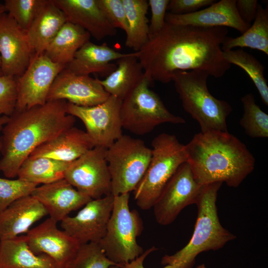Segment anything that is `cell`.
Listing matches in <instances>:
<instances>
[{"instance_id":"1","label":"cell","mask_w":268,"mask_h":268,"mask_svg":"<svg viewBox=\"0 0 268 268\" xmlns=\"http://www.w3.org/2000/svg\"><path fill=\"white\" fill-rule=\"evenodd\" d=\"M228 32L224 27L203 28L165 22L138 52L145 77L151 83H167L176 71L201 70L221 77L231 67L221 48Z\"/></svg>"},{"instance_id":"2","label":"cell","mask_w":268,"mask_h":268,"mask_svg":"<svg viewBox=\"0 0 268 268\" xmlns=\"http://www.w3.org/2000/svg\"><path fill=\"white\" fill-rule=\"evenodd\" d=\"M66 100L49 101L21 111H14L0 136V171L7 178L17 177L22 162L38 146L74 126L75 118L67 113Z\"/></svg>"},{"instance_id":"3","label":"cell","mask_w":268,"mask_h":268,"mask_svg":"<svg viewBox=\"0 0 268 268\" xmlns=\"http://www.w3.org/2000/svg\"><path fill=\"white\" fill-rule=\"evenodd\" d=\"M185 146L187 162L201 186L224 182L236 188L254 169V156L243 142L228 131L200 132Z\"/></svg>"},{"instance_id":"4","label":"cell","mask_w":268,"mask_h":268,"mask_svg":"<svg viewBox=\"0 0 268 268\" xmlns=\"http://www.w3.org/2000/svg\"><path fill=\"white\" fill-rule=\"evenodd\" d=\"M222 184V182H214L202 186L195 203L197 217L190 240L174 254L164 256L161 264L175 268H192L200 253L218 250L236 238L222 226L218 216L216 201Z\"/></svg>"},{"instance_id":"5","label":"cell","mask_w":268,"mask_h":268,"mask_svg":"<svg viewBox=\"0 0 268 268\" xmlns=\"http://www.w3.org/2000/svg\"><path fill=\"white\" fill-rule=\"evenodd\" d=\"M209 74L201 70L178 71L172 81L185 111L199 124L201 132L228 131L226 119L232 108L226 101L216 98L207 85Z\"/></svg>"},{"instance_id":"6","label":"cell","mask_w":268,"mask_h":268,"mask_svg":"<svg viewBox=\"0 0 268 268\" xmlns=\"http://www.w3.org/2000/svg\"><path fill=\"white\" fill-rule=\"evenodd\" d=\"M152 155L148 167L134 190L137 206L151 208L178 167L187 162L185 145L175 135L162 133L152 142Z\"/></svg>"},{"instance_id":"7","label":"cell","mask_w":268,"mask_h":268,"mask_svg":"<svg viewBox=\"0 0 268 268\" xmlns=\"http://www.w3.org/2000/svg\"><path fill=\"white\" fill-rule=\"evenodd\" d=\"M129 198V193L114 196L106 233L99 242L106 257L121 268L144 252L136 241L142 221L136 210L130 209Z\"/></svg>"},{"instance_id":"8","label":"cell","mask_w":268,"mask_h":268,"mask_svg":"<svg viewBox=\"0 0 268 268\" xmlns=\"http://www.w3.org/2000/svg\"><path fill=\"white\" fill-rule=\"evenodd\" d=\"M151 149L144 141L122 135L106 148L105 158L114 196L134 191L144 176L150 163Z\"/></svg>"},{"instance_id":"9","label":"cell","mask_w":268,"mask_h":268,"mask_svg":"<svg viewBox=\"0 0 268 268\" xmlns=\"http://www.w3.org/2000/svg\"><path fill=\"white\" fill-rule=\"evenodd\" d=\"M150 83L144 76L122 100V127L138 135L150 133L162 124L185 123L183 118L167 109L159 96L149 88Z\"/></svg>"},{"instance_id":"10","label":"cell","mask_w":268,"mask_h":268,"mask_svg":"<svg viewBox=\"0 0 268 268\" xmlns=\"http://www.w3.org/2000/svg\"><path fill=\"white\" fill-rule=\"evenodd\" d=\"M122 100L112 96L92 107H81L67 102L68 114L79 119L94 147L107 148L122 135L121 108Z\"/></svg>"},{"instance_id":"11","label":"cell","mask_w":268,"mask_h":268,"mask_svg":"<svg viewBox=\"0 0 268 268\" xmlns=\"http://www.w3.org/2000/svg\"><path fill=\"white\" fill-rule=\"evenodd\" d=\"M106 148L94 147L72 161L64 178L80 193L97 199L111 194V179L105 158Z\"/></svg>"},{"instance_id":"12","label":"cell","mask_w":268,"mask_h":268,"mask_svg":"<svg viewBox=\"0 0 268 268\" xmlns=\"http://www.w3.org/2000/svg\"><path fill=\"white\" fill-rule=\"evenodd\" d=\"M202 186L195 179L188 163L182 164L152 207L156 222L171 224L185 207L196 203Z\"/></svg>"},{"instance_id":"13","label":"cell","mask_w":268,"mask_h":268,"mask_svg":"<svg viewBox=\"0 0 268 268\" xmlns=\"http://www.w3.org/2000/svg\"><path fill=\"white\" fill-rule=\"evenodd\" d=\"M65 67L52 62L44 53L34 55L23 73L16 78L15 111L45 104L55 79Z\"/></svg>"},{"instance_id":"14","label":"cell","mask_w":268,"mask_h":268,"mask_svg":"<svg viewBox=\"0 0 268 268\" xmlns=\"http://www.w3.org/2000/svg\"><path fill=\"white\" fill-rule=\"evenodd\" d=\"M114 198L111 194L91 200L76 215L67 216L62 220L61 227L80 244L99 243L106 233Z\"/></svg>"},{"instance_id":"15","label":"cell","mask_w":268,"mask_h":268,"mask_svg":"<svg viewBox=\"0 0 268 268\" xmlns=\"http://www.w3.org/2000/svg\"><path fill=\"white\" fill-rule=\"evenodd\" d=\"M49 217L29 230L26 236L30 249L36 254H46L53 259L60 268H67L75 257L80 244L57 226Z\"/></svg>"},{"instance_id":"16","label":"cell","mask_w":268,"mask_h":268,"mask_svg":"<svg viewBox=\"0 0 268 268\" xmlns=\"http://www.w3.org/2000/svg\"><path fill=\"white\" fill-rule=\"evenodd\" d=\"M110 95L98 78L77 75L65 68L55 79L47 101L63 100L78 106L92 107L104 102Z\"/></svg>"},{"instance_id":"17","label":"cell","mask_w":268,"mask_h":268,"mask_svg":"<svg viewBox=\"0 0 268 268\" xmlns=\"http://www.w3.org/2000/svg\"><path fill=\"white\" fill-rule=\"evenodd\" d=\"M0 57L3 75L15 78L33 57L26 32L6 12L0 15Z\"/></svg>"},{"instance_id":"18","label":"cell","mask_w":268,"mask_h":268,"mask_svg":"<svg viewBox=\"0 0 268 268\" xmlns=\"http://www.w3.org/2000/svg\"><path fill=\"white\" fill-rule=\"evenodd\" d=\"M236 0H221L206 8L184 14L166 13L165 22L178 25H189L203 28L229 27L241 34L250 26L241 18L236 6Z\"/></svg>"},{"instance_id":"19","label":"cell","mask_w":268,"mask_h":268,"mask_svg":"<svg viewBox=\"0 0 268 268\" xmlns=\"http://www.w3.org/2000/svg\"><path fill=\"white\" fill-rule=\"evenodd\" d=\"M31 195L43 205L50 217L57 222L92 200L78 192L65 178L38 186Z\"/></svg>"},{"instance_id":"20","label":"cell","mask_w":268,"mask_h":268,"mask_svg":"<svg viewBox=\"0 0 268 268\" xmlns=\"http://www.w3.org/2000/svg\"><path fill=\"white\" fill-rule=\"evenodd\" d=\"M67 21L78 26L97 40L116 35L117 30L99 8L96 0H52Z\"/></svg>"},{"instance_id":"21","label":"cell","mask_w":268,"mask_h":268,"mask_svg":"<svg viewBox=\"0 0 268 268\" xmlns=\"http://www.w3.org/2000/svg\"><path fill=\"white\" fill-rule=\"evenodd\" d=\"M94 147L86 132L73 126L64 130L38 146L29 157H47L71 162Z\"/></svg>"},{"instance_id":"22","label":"cell","mask_w":268,"mask_h":268,"mask_svg":"<svg viewBox=\"0 0 268 268\" xmlns=\"http://www.w3.org/2000/svg\"><path fill=\"white\" fill-rule=\"evenodd\" d=\"M48 214L43 205L31 195L17 200L0 212V240L27 233L31 226Z\"/></svg>"},{"instance_id":"23","label":"cell","mask_w":268,"mask_h":268,"mask_svg":"<svg viewBox=\"0 0 268 268\" xmlns=\"http://www.w3.org/2000/svg\"><path fill=\"white\" fill-rule=\"evenodd\" d=\"M130 54L116 51L106 43L97 45L89 41L77 51L65 68L77 75L99 73L108 76L117 67L116 65L111 62Z\"/></svg>"},{"instance_id":"24","label":"cell","mask_w":268,"mask_h":268,"mask_svg":"<svg viewBox=\"0 0 268 268\" xmlns=\"http://www.w3.org/2000/svg\"><path fill=\"white\" fill-rule=\"evenodd\" d=\"M0 268H60L46 254H36L29 248L26 235L0 240Z\"/></svg>"},{"instance_id":"25","label":"cell","mask_w":268,"mask_h":268,"mask_svg":"<svg viewBox=\"0 0 268 268\" xmlns=\"http://www.w3.org/2000/svg\"><path fill=\"white\" fill-rule=\"evenodd\" d=\"M67 22L63 12L52 0H48L26 32L33 56L44 53L50 42Z\"/></svg>"},{"instance_id":"26","label":"cell","mask_w":268,"mask_h":268,"mask_svg":"<svg viewBox=\"0 0 268 268\" xmlns=\"http://www.w3.org/2000/svg\"><path fill=\"white\" fill-rule=\"evenodd\" d=\"M138 52L118 60L116 68L99 83L110 95L123 100L144 77L143 68L138 59Z\"/></svg>"},{"instance_id":"27","label":"cell","mask_w":268,"mask_h":268,"mask_svg":"<svg viewBox=\"0 0 268 268\" xmlns=\"http://www.w3.org/2000/svg\"><path fill=\"white\" fill-rule=\"evenodd\" d=\"M90 36L83 28L67 21L50 42L44 54L54 63L66 67L77 51L90 41Z\"/></svg>"},{"instance_id":"28","label":"cell","mask_w":268,"mask_h":268,"mask_svg":"<svg viewBox=\"0 0 268 268\" xmlns=\"http://www.w3.org/2000/svg\"><path fill=\"white\" fill-rule=\"evenodd\" d=\"M71 162L47 157H27L21 164L17 177L37 185L47 184L64 179Z\"/></svg>"},{"instance_id":"29","label":"cell","mask_w":268,"mask_h":268,"mask_svg":"<svg viewBox=\"0 0 268 268\" xmlns=\"http://www.w3.org/2000/svg\"><path fill=\"white\" fill-rule=\"evenodd\" d=\"M125 7L128 29L125 46L138 52L149 39L148 19L146 16L149 7L146 0H122Z\"/></svg>"},{"instance_id":"30","label":"cell","mask_w":268,"mask_h":268,"mask_svg":"<svg viewBox=\"0 0 268 268\" xmlns=\"http://www.w3.org/2000/svg\"><path fill=\"white\" fill-rule=\"evenodd\" d=\"M236 47H247L263 52L268 55V9L259 5L252 25L241 35L227 37L222 45V51Z\"/></svg>"},{"instance_id":"31","label":"cell","mask_w":268,"mask_h":268,"mask_svg":"<svg viewBox=\"0 0 268 268\" xmlns=\"http://www.w3.org/2000/svg\"><path fill=\"white\" fill-rule=\"evenodd\" d=\"M224 59L230 65L241 67L248 74L261 96L268 106V86L264 76V66L252 55L242 49L223 51Z\"/></svg>"},{"instance_id":"32","label":"cell","mask_w":268,"mask_h":268,"mask_svg":"<svg viewBox=\"0 0 268 268\" xmlns=\"http://www.w3.org/2000/svg\"><path fill=\"white\" fill-rule=\"evenodd\" d=\"M241 100L244 112L240 124L245 133L252 138H267L268 115L257 104L253 94H246Z\"/></svg>"},{"instance_id":"33","label":"cell","mask_w":268,"mask_h":268,"mask_svg":"<svg viewBox=\"0 0 268 268\" xmlns=\"http://www.w3.org/2000/svg\"><path fill=\"white\" fill-rule=\"evenodd\" d=\"M48 0H5L6 13L25 32L38 16Z\"/></svg>"},{"instance_id":"34","label":"cell","mask_w":268,"mask_h":268,"mask_svg":"<svg viewBox=\"0 0 268 268\" xmlns=\"http://www.w3.org/2000/svg\"><path fill=\"white\" fill-rule=\"evenodd\" d=\"M112 266H119L106 257L99 243L91 242L80 245L67 268H109Z\"/></svg>"},{"instance_id":"35","label":"cell","mask_w":268,"mask_h":268,"mask_svg":"<svg viewBox=\"0 0 268 268\" xmlns=\"http://www.w3.org/2000/svg\"><path fill=\"white\" fill-rule=\"evenodd\" d=\"M38 185L17 178L0 177V212L17 200L31 195Z\"/></svg>"},{"instance_id":"36","label":"cell","mask_w":268,"mask_h":268,"mask_svg":"<svg viewBox=\"0 0 268 268\" xmlns=\"http://www.w3.org/2000/svg\"><path fill=\"white\" fill-rule=\"evenodd\" d=\"M16 100V78L0 76V117L12 115L15 110Z\"/></svg>"},{"instance_id":"37","label":"cell","mask_w":268,"mask_h":268,"mask_svg":"<svg viewBox=\"0 0 268 268\" xmlns=\"http://www.w3.org/2000/svg\"><path fill=\"white\" fill-rule=\"evenodd\" d=\"M107 20L116 29L119 28L126 33L128 24L122 0H96Z\"/></svg>"},{"instance_id":"38","label":"cell","mask_w":268,"mask_h":268,"mask_svg":"<svg viewBox=\"0 0 268 268\" xmlns=\"http://www.w3.org/2000/svg\"><path fill=\"white\" fill-rule=\"evenodd\" d=\"M169 0H149L151 17L149 24V38L157 34L165 23V16Z\"/></svg>"},{"instance_id":"39","label":"cell","mask_w":268,"mask_h":268,"mask_svg":"<svg viewBox=\"0 0 268 268\" xmlns=\"http://www.w3.org/2000/svg\"><path fill=\"white\" fill-rule=\"evenodd\" d=\"M214 0H171L167 9L175 14H184L195 12L203 7L214 2Z\"/></svg>"},{"instance_id":"40","label":"cell","mask_w":268,"mask_h":268,"mask_svg":"<svg viewBox=\"0 0 268 268\" xmlns=\"http://www.w3.org/2000/svg\"><path fill=\"white\" fill-rule=\"evenodd\" d=\"M259 5L257 0H236V6L239 16L249 26L255 18Z\"/></svg>"},{"instance_id":"41","label":"cell","mask_w":268,"mask_h":268,"mask_svg":"<svg viewBox=\"0 0 268 268\" xmlns=\"http://www.w3.org/2000/svg\"><path fill=\"white\" fill-rule=\"evenodd\" d=\"M157 249L153 246L148 249L145 251L137 257L134 260L126 263L123 268H145L143 265L144 261L148 255L157 250ZM163 268H175L171 265H166Z\"/></svg>"},{"instance_id":"42","label":"cell","mask_w":268,"mask_h":268,"mask_svg":"<svg viewBox=\"0 0 268 268\" xmlns=\"http://www.w3.org/2000/svg\"><path fill=\"white\" fill-rule=\"evenodd\" d=\"M9 116H2L0 117V133L1 132V130L4 126V125L7 122L9 119ZM1 149V141L0 136V153Z\"/></svg>"},{"instance_id":"43","label":"cell","mask_w":268,"mask_h":268,"mask_svg":"<svg viewBox=\"0 0 268 268\" xmlns=\"http://www.w3.org/2000/svg\"><path fill=\"white\" fill-rule=\"evenodd\" d=\"M4 12H6V11L4 5L2 4V5L0 7V15Z\"/></svg>"},{"instance_id":"44","label":"cell","mask_w":268,"mask_h":268,"mask_svg":"<svg viewBox=\"0 0 268 268\" xmlns=\"http://www.w3.org/2000/svg\"><path fill=\"white\" fill-rule=\"evenodd\" d=\"M3 75L2 69H1V60H0V76Z\"/></svg>"},{"instance_id":"45","label":"cell","mask_w":268,"mask_h":268,"mask_svg":"<svg viewBox=\"0 0 268 268\" xmlns=\"http://www.w3.org/2000/svg\"><path fill=\"white\" fill-rule=\"evenodd\" d=\"M196 268H206L204 264L198 266Z\"/></svg>"},{"instance_id":"46","label":"cell","mask_w":268,"mask_h":268,"mask_svg":"<svg viewBox=\"0 0 268 268\" xmlns=\"http://www.w3.org/2000/svg\"><path fill=\"white\" fill-rule=\"evenodd\" d=\"M109 268H121L118 266H111Z\"/></svg>"},{"instance_id":"47","label":"cell","mask_w":268,"mask_h":268,"mask_svg":"<svg viewBox=\"0 0 268 268\" xmlns=\"http://www.w3.org/2000/svg\"><path fill=\"white\" fill-rule=\"evenodd\" d=\"M2 4H0V7L1 6H2Z\"/></svg>"}]
</instances>
